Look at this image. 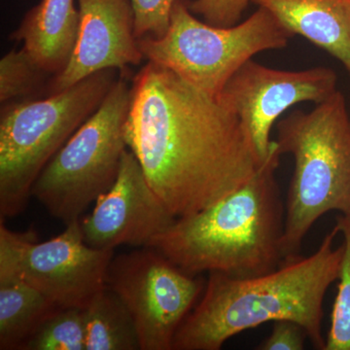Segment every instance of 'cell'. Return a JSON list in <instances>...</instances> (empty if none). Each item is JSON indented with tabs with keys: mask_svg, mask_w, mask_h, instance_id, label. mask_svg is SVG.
<instances>
[{
	"mask_svg": "<svg viewBox=\"0 0 350 350\" xmlns=\"http://www.w3.org/2000/svg\"><path fill=\"white\" fill-rule=\"evenodd\" d=\"M118 71L105 69L52 96L1 105L0 218L27 208L39 174L100 107Z\"/></svg>",
	"mask_w": 350,
	"mask_h": 350,
	"instance_id": "5b68a950",
	"label": "cell"
},
{
	"mask_svg": "<svg viewBox=\"0 0 350 350\" xmlns=\"http://www.w3.org/2000/svg\"><path fill=\"white\" fill-rule=\"evenodd\" d=\"M252 0H188L191 12L214 27H234L241 23Z\"/></svg>",
	"mask_w": 350,
	"mask_h": 350,
	"instance_id": "44dd1931",
	"label": "cell"
},
{
	"mask_svg": "<svg viewBox=\"0 0 350 350\" xmlns=\"http://www.w3.org/2000/svg\"><path fill=\"white\" fill-rule=\"evenodd\" d=\"M342 63L350 75V0H252Z\"/></svg>",
	"mask_w": 350,
	"mask_h": 350,
	"instance_id": "4fadbf2b",
	"label": "cell"
},
{
	"mask_svg": "<svg viewBox=\"0 0 350 350\" xmlns=\"http://www.w3.org/2000/svg\"><path fill=\"white\" fill-rule=\"evenodd\" d=\"M337 85L331 68L280 70L251 59L230 78L217 100L241 120L264 162L273 142L271 130L283 113L305 101L323 103L338 91Z\"/></svg>",
	"mask_w": 350,
	"mask_h": 350,
	"instance_id": "30bf717a",
	"label": "cell"
},
{
	"mask_svg": "<svg viewBox=\"0 0 350 350\" xmlns=\"http://www.w3.org/2000/svg\"><path fill=\"white\" fill-rule=\"evenodd\" d=\"M52 78L24 47L11 50L0 61V103L33 100L40 89L46 96Z\"/></svg>",
	"mask_w": 350,
	"mask_h": 350,
	"instance_id": "e0dca14e",
	"label": "cell"
},
{
	"mask_svg": "<svg viewBox=\"0 0 350 350\" xmlns=\"http://www.w3.org/2000/svg\"><path fill=\"white\" fill-rule=\"evenodd\" d=\"M75 2L41 0L9 36L11 41L23 42V47L53 77L66 68L75 50L80 23Z\"/></svg>",
	"mask_w": 350,
	"mask_h": 350,
	"instance_id": "5bb4252c",
	"label": "cell"
},
{
	"mask_svg": "<svg viewBox=\"0 0 350 350\" xmlns=\"http://www.w3.org/2000/svg\"><path fill=\"white\" fill-rule=\"evenodd\" d=\"M125 137L152 189L175 218L227 197L262 163L234 113L150 62L131 80Z\"/></svg>",
	"mask_w": 350,
	"mask_h": 350,
	"instance_id": "6da1fadb",
	"label": "cell"
},
{
	"mask_svg": "<svg viewBox=\"0 0 350 350\" xmlns=\"http://www.w3.org/2000/svg\"><path fill=\"white\" fill-rule=\"evenodd\" d=\"M85 313L86 350H142L130 310L107 285L94 297Z\"/></svg>",
	"mask_w": 350,
	"mask_h": 350,
	"instance_id": "2e32d148",
	"label": "cell"
},
{
	"mask_svg": "<svg viewBox=\"0 0 350 350\" xmlns=\"http://www.w3.org/2000/svg\"><path fill=\"white\" fill-rule=\"evenodd\" d=\"M175 218L152 189L135 154L126 149L116 181L80 220L83 239L96 250L149 246Z\"/></svg>",
	"mask_w": 350,
	"mask_h": 350,
	"instance_id": "8fae6325",
	"label": "cell"
},
{
	"mask_svg": "<svg viewBox=\"0 0 350 350\" xmlns=\"http://www.w3.org/2000/svg\"><path fill=\"white\" fill-rule=\"evenodd\" d=\"M282 156L273 140L250 180L199 213L175 219L149 246L192 275L247 278L280 268L285 209L275 172Z\"/></svg>",
	"mask_w": 350,
	"mask_h": 350,
	"instance_id": "3957f363",
	"label": "cell"
},
{
	"mask_svg": "<svg viewBox=\"0 0 350 350\" xmlns=\"http://www.w3.org/2000/svg\"><path fill=\"white\" fill-rule=\"evenodd\" d=\"M135 11L137 38H160L167 31L176 0H131Z\"/></svg>",
	"mask_w": 350,
	"mask_h": 350,
	"instance_id": "ffe728a7",
	"label": "cell"
},
{
	"mask_svg": "<svg viewBox=\"0 0 350 350\" xmlns=\"http://www.w3.org/2000/svg\"><path fill=\"white\" fill-rule=\"evenodd\" d=\"M0 221V273L18 276L62 308H86L107 286L114 250L88 245L80 220L43 243L33 231L13 232Z\"/></svg>",
	"mask_w": 350,
	"mask_h": 350,
	"instance_id": "ba28073f",
	"label": "cell"
},
{
	"mask_svg": "<svg viewBox=\"0 0 350 350\" xmlns=\"http://www.w3.org/2000/svg\"><path fill=\"white\" fill-rule=\"evenodd\" d=\"M280 153L294 158L288 191L282 265L301 255L308 232L322 216L350 213V116L336 92L312 111L294 110L278 123Z\"/></svg>",
	"mask_w": 350,
	"mask_h": 350,
	"instance_id": "277c9868",
	"label": "cell"
},
{
	"mask_svg": "<svg viewBox=\"0 0 350 350\" xmlns=\"http://www.w3.org/2000/svg\"><path fill=\"white\" fill-rule=\"evenodd\" d=\"M338 234L335 226L310 257L266 275L208 273L202 297L175 334L172 350H219L239 333L280 320L300 324L313 347L324 350V298L338 278L344 254L342 244L334 247Z\"/></svg>",
	"mask_w": 350,
	"mask_h": 350,
	"instance_id": "7a4b0ae2",
	"label": "cell"
},
{
	"mask_svg": "<svg viewBox=\"0 0 350 350\" xmlns=\"http://www.w3.org/2000/svg\"><path fill=\"white\" fill-rule=\"evenodd\" d=\"M22 350H86L85 308H59L39 326Z\"/></svg>",
	"mask_w": 350,
	"mask_h": 350,
	"instance_id": "ac0fdd59",
	"label": "cell"
},
{
	"mask_svg": "<svg viewBox=\"0 0 350 350\" xmlns=\"http://www.w3.org/2000/svg\"><path fill=\"white\" fill-rule=\"evenodd\" d=\"M336 227L344 238V254L324 350H350V213L340 214Z\"/></svg>",
	"mask_w": 350,
	"mask_h": 350,
	"instance_id": "d6986e66",
	"label": "cell"
},
{
	"mask_svg": "<svg viewBox=\"0 0 350 350\" xmlns=\"http://www.w3.org/2000/svg\"><path fill=\"white\" fill-rule=\"evenodd\" d=\"M107 285L135 320L142 350H172L176 331L204 290L160 251L144 246L112 258Z\"/></svg>",
	"mask_w": 350,
	"mask_h": 350,
	"instance_id": "9c48e42d",
	"label": "cell"
},
{
	"mask_svg": "<svg viewBox=\"0 0 350 350\" xmlns=\"http://www.w3.org/2000/svg\"><path fill=\"white\" fill-rule=\"evenodd\" d=\"M80 23L66 68L51 79L46 96L59 93L105 70L126 71L144 57L138 47L131 0H77Z\"/></svg>",
	"mask_w": 350,
	"mask_h": 350,
	"instance_id": "7c38bea8",
	"label": "cell"
},
{
	"mask_svg": "<svg viewBox=\"0 0 350 350\" xmlns=\"http://www.w3.org/2000/svg\"><path fill=\"white\" fill-rule=\"evenodd\" d=\"M308 338L303 326L290 320L273 322V331L258 345V350H303Z\"/></svg>",
	"mask_w": 350,
	"mask_h": 350,
	"instance_id": "7402d4cb",
	"label": "cell"
},
{
	"mask_svg": "<svg viewBox=\"0 0 350 350\" xmlns=\"http://www.w3.org/2000/svg\"><path fill=\"white\" fill-rule=\"evenodd\" d=\"M273 14L258 7L243 22L221 27L197 19L188 0H176L169 29L160 38H138L145 61L170 69L218 100L237 70L258 53L284 49L293 38Z\"/></svg>",
	"mask_w": 350,
	"mask_h": 350,
	"instance_id": "8992f818",
	"label": "cell"
},
{
	"mask_svg": "<svg viewBox=\"0 0 350 350\" xmlns=\"http://www.w3.org/2000/svg\"><path fill=\"white\" fill-rule=\"evenodd\" d=\"M131 81L120 72L96 112L51 159L31 189L53 217L64 225L81 220L90 204L110 190L128 149L125 124Z\"/></svg>",
	"mask_w": 350,
	"mask_h": 350,
	"instance_id": "52a82bcc",
	"label": "cell"
},
{
	"mask_svg": "<svg viewBox=\"0 0 350 350\" xmlns=\"http://www.w3.org/2000/svg\"><path fill=\"white\" fill-rule=\"evenodd\" d=\"M59 308L18 276L0 273V349L22 350L39 326Z\"/></svg>",
	"mask_w": 350,
	"mask_h": 350,
	"instance_id": "9a60e30c",
	"label": "cell"
}]
</instances>
